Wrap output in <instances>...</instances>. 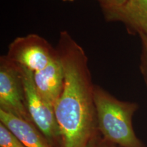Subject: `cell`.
I'll return each instance as SVG.
<instances>
[{
    "label": "cell",
    "instance_id": "1",
    "mask_svg": "<svg viewBox=\"0 0 147 147\" xmlns=\"http://www.w3.org/2000/svg\"><path fill=\"white\" fill-rule=\"evenodd\" d=\"M56 50L64 71L63 91L54 106L61 147H87L99 132L88 57L67 31L61 32Z\"/></svg>",
    "mask_w": 147,
    "mask_h": 147
},
{
    "label": "cell",
    "instance_id": "2",
    "mask_svg": "<svg viewBox=\"0 0 147 147\" xmlns=\"http://www.w3.org/2000/svg\"><path fill=\"white\" fill-rule=\"evenodd\" d=\"M97 129L106 140L119 147H146L134 131L132 119L136 103L116 98L100 86L94 87Z\"/></svg>",
    "mask_w": 147,
    "mask_h": 147
},
{
    "label": "cell",
    "instance_id": "3",
    "mask_svg": "<svg viewBox=\"0 0 147 147\" xmlns=\"http://www.w3.org/2000/svg\"><path fill=\"white\" fill-rule=\"evenodd\" d=\"M19 66L23 76L27 108L33 123L51 146L61 147V138L54 107L43 100L37 92L34 82V72L23 66Z\"/></svg>",
    "mask_w": 147,
    "mask_h": 147
},
{
    "label": "cell",
    "instance_id": "4",
    "mask_svg": "<svg viewBox=\"0 0 147 147\" xmlns=\"http://www.w3.org/2000/svg\"><path fill=\"white\" fill-rule=\"evenodd\" d=\"M0 110L33 123L27 108L21 67L6 55L0 57Z\"/></svg>",
    "mask_w": 147,
    "mask_h": 147
},
{
    "label": "cell",
    "instance_id": "5",
    "mask_svg": "<svg viewBox=\"0 0 147 147\" xmlns=\"http://www.w3.org/2000/svg\"><path fill=\"white\" fill-rule=\"evenodd\" d=\"M56 53V49L45 38L29 34L18 37L11 42L6 57L34 73L45 68Z\"/></svg>",
    "mask_w": 147,
    "mask_h": 147
},
{
    "label": "cell",
    "instance_id": "6",
    "mask_svg": "<svg viewBox=\"0 0 147 147\" xmlns=\"http://www.w3.org/2000/svg\"><path fill=\"white\" fill-rule=\"evenodd\" d=\"M34 82L38 94L54 107L64 84L63 67L57 52L45 68L34 73Z\"/></svg>",
    "mask_w": 147,
    "mask_h": 147
},
{
    "label": "cell",
    "instance_id": "7",
    "mask_svg": "<svg viewBox=\"0 0 147 147\" xmlns=\"http://www.w3.org/2000/svg\"><path fill=\"white\" fill-rule=\"evenodd\" d=\"M104 14L108 21L123 22L140 36L147 37V0H127L122 8Z\"/></svg>",
    "mask_w": 147,
    "mask_h": 147
},
{
    "label": "cell",
    "instance_id": "8",
    "mask_svg": "<svg viewBox=\"0 0 147 147\" xmlns=\"http://www.w3.org/2000/svg\"><path fill=\"white\" fill-rule=\"evenodd\" d=\"M0 123L4 125L26 147H53L32 122L0 110Z\"/></svg>",
    "mask_w": 147,
    "mask_h": 147
},
{
    "label": "cell",
    "instance_id": "9",
    "mask_svg": "<svg viewBox=\"0 0 147 147\" xmlns=\"http://www.w3.org/2000/svg\"><path fill=\"white\" fill-rule=\"evenodd\" d=\"M0 147H26L4 125L0 123Z\"/></svg>",
    "mask_w": 147,
    "mask_h": 147
},
{
    "label": "cell",
    "instance_id": "10",
    "mask_svg": "<svg viewBox=\"0 0 147 147\" xmlns=\"http://www.w3.org/2000/svg\"><path fill=\"white\" fill-rule=\"evenodd\" d=\"M104 12L117 10L123 7L127 0H98Z\"/></svg>",
    "mask_w": 147,
    "mask_h": 147
},
{
    "label": "cell",
    "instance_id": "11",
    "mask_svg": "<svg viewBox=\"0 0 147 147\" xmlns=\"http://www.w3.org/2000/svg\"><path fill=\"white\" fill-rule=\"evenodd\" d=\"M87 147H116V146L106 140L101 136L100 132H97L90 140Z\"/></svg>",
    "mask_w": 147,
    "mask_h": 147
},
{
    "label": "cell",
    "instance_id": "12",
    "mask_svg": "<svg viewBox=\"0 0 147 147\" xmlns=\"http://www.w3.org/2000/svg\"><path fill=\"white\" fill-rule=\"evenodd\" d=\"M142 41V53L141 57L140 68L147 84V37L140 36Z\"/></svg>",
    "mask_w": 147,
    "mask_h": 147
},
{
    "label": "cell",
    "instance_id": "13",
    "mask_svg": "<svg viewBox=\"0 0 147 147\" xmlns=\"http://www.w3.org/2000/svg\"><path fill=\"white\" fill-rule=\"evenodd\" d=\"M63 1H74V0H63Z\"/></svg>",
    "mask_w": 147,
    "mask_h": 147
}]
</instances>
